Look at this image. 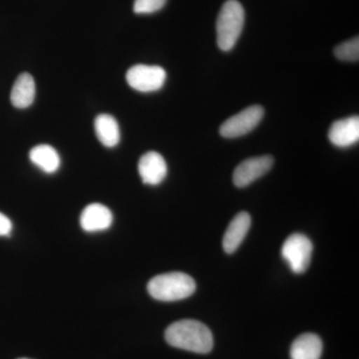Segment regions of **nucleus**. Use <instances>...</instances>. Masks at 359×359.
<instances>
[{"instance_id":"obj_5","label":"nucleus","mask_w":359,"mask_h":359,"mask_svg":"<svg viewBox=\"0 0 359 359\" xmlns=\"http://www.w3.org/2000/svg\"><path fill=\"white\" fill-rule=\"evenodd\" d=\"M264 115V110L262 106H250L226 120L219 128V134L229 139L245 136L256 128Z\"/></svg>"},{"instance_id":"obj_4","label":"nucleus","mask_w":359,"mask_h":359,"mask_svg":"<svg viewBox=\"0 0 359 359\" xmlns=\"http://www.w3.org/2000/svg\"><path fill=\"white\" fill-rule=\"evenodd\" d=\"M313 250V243L306 236L292 233L283 243L282 256L294 273H302L309 269Z\"/></svg>"},{"instance_id":"obj_11","label":"nucleus","mask_w":359,"mask_h":359,"mask_svg":"<svg viewBox=\"0 0 359 359\" xmlns=\"http://www.w3.org/2000/svg\"><path fill=\"white\" fill-rule=\"evenodd\" d=\"M250 223H252V219L245 212H238L233 219L223 238V248L226 254H233L238 250L250 230Z\"/></svg>"},{"instance_id":"obj_14","label":"nucleus","mask_w":359,"mask_h":359,"mask_svg":"<svg viewBox=\"0 0 359 359\" xmlns=\"http://www.w3.org/2000/svg\"><path fill=\"white\" fill-rule=\"evenodd\" d=\"M95 132L97 138L105 147L113 148L120 142V128L117 121L113 116L101 114L97 116L95 123Z\"/></svg>"},{"instance_id":"obj_3","label":"nucleus","mask_w":359,"mask_h":359,"mask_svg":"<svg viewBox=\"0 0 359 359\" xmlns=\"http://www.w3.org/2000/svg\"><path fill=\"white\" fill-rule=\"evenodd\" d=\"M245 11L238 0L224 2L217 20V42L223 51H231L242 34Z\"/></svg>"},{"instance_id":"obj_6","label":"nucleus","mask_w":359,"mask_h":359,"mask_svg":"<svg viewBox=\"0 0 359 359\" xmlns=\"http://www.w3.org/2000/svg\"><path fill=\"white\" fill-rule=\"evenodd\" d=\"M166 71L160 66L138 65L130 68L126 80L131 88L143 93L158 91L166 81Z\"/></svg>"},{"instance_id":"obj_10","label":"nucleus","mask_w":359,"mask_h":359,"mask_svg":"<svg viewBox=\"0 0 359 359\" xmlns=\"http://www.w3.org/2000/svg\"><path fill=\"white\" fill-rule=\"evenodd\" d=\"M112 223V212L101 204L87 205L80 216L81 228L88 233L107 230Z\"/></svg>"},{"instance_id":"obj_18","label":"nucleus","mask_w":359,"mask_h":359,"mask_svg":"<svg viewBox=\"0 0 359 359\" xmlns=\"http://www.w3.org/2000/svg\"><path fill=\"white\" fill-rule=\"evenodd\" d=\"M13 231V223L6 215L0 212V237H7Z\"/></svg>"},{"instance_id":"obj_8","label":"nucleus","mask_w":359,"mask_h":359,"mask_svg":"<svg viewBox=\"0 0 359 359\" xmlns=\"http://www.w3.org/2000/svg\"><path fill=\"white\" fill-rule=\"evenodd\" d=\"M138 172L146 185H159L167 176L166 161L159 153L151 151L142 156L139 160Z\"/></svg>"},{"instance_id":"obj_1","label":"nucleus","mask_w":359,"mask_h":359,"mask_svg":"<svg viewBox=\"0 0 359 359\" xmlns=\"http://www.w3.org/2000/svg\"><path fill=\"white\" fill-rule=\"evenodd\" d=\"M165 339L171 346L195 353H209L214 346L210 328L201 321L194 320L172 323L165 332Z\"/></svg>"},{"instance_id":"obj_13","label":"nucleus","mask_w":359,"mask_h":359,"mask_svg":"<svg viewBox=\"0 0 359 359\" xmlns=\"http://www.w3.org/2000/svg\"><path fill=\"white\" fill-rule=\"evenodd\" d=\"M34 98V79L28 73H22L14 82L11 94V103L18 109H25L32 105Z\"/></svg>"},{"instance_id":"obj_16","label":"nucleus","mask_w":359,"mask_h":359,"mask_svg":"<svg viewBox=\"0 0 359 359\" xmlns=\"http://www.w3.org/2000/svg\"><path fill=\"white\" fill-rule=\"evenodd\" d=\"M335 57L341 61H349L356 62L359 60V39L354 37L348 41L344 42L335 47Z\"/></svg>"},{"instance_id":"obj_15","label":"nucleus","mask_w":359,"mask_h":359,"mask_svg":"<svg viewBox=\"0 0 359 359\" xmlns=\"http://www.w3.org/2000/svg\"><path fill=\"white\" fill-rule=\"evenodd\" d=\"M29 158L35 166L47 174L55 173L60 167V157L57 151L46 144L32 149Z\"/></svg>"},{"instance_id":"obj_2","label":"nucleus","mask_w":359,"mask_h":359,"mask_svg":"<svg viewBox=\"0 0 359 359\" xmlns=\"http://www.w3.org/2000/svg\"><path fill=\"white\" fill-rule=\"evenodd\" d=\"M147 290L151 297L157 301H182L195 292L196 283L192 276L187 273L172 271L151 278Z\"/></svg>"},{"instance_id":"obj_7","label":"nucleus","mask_w":359,"mask_h":359,"mask_svg":"<svg viewBox=\"0 0 359 359\" xmlns=\"http://www.w3.org/2000/svg\"><path fill=\"white\" fill-rule=\"evenodd\" d=\"M273 165V158L271 156H261L245 160L233 172V184L238 188H245L268 173Z\"/></svg>"},{"instance_id":"obj_19","label":"nucleus","mask_w":359,"mask_h":359,"mask_svg":"<svg viewBox=\"0 0 359 359\" xmlns=\"http://www.w3.org/2000/svg\"><path fill=\"white\" fill-rule=\"evenodd\" d=\"M18 359H30V358H18Z\"/></svg>"},{"instance_id":"obj_17","label":"nucleus","mask_w":359,"mask_h":359,"mask_svg":"<svg viewBox=\"0 0 359 359\" xmlns=\"http://www.w3.org/2000/svg\"><path fill=\"white\" fill-rule=\"evenodd\" d=\"M167 0H135L133 11L137 14H150L159 11Z\"/></svg>"},{"instance_id":"obj_9","label":"nucleus","mask_w":359,"mask_h":359,"mask_svg":"<svg viewBox=\"0 0 359 359\" xmlns=\"http://www.w3.org/2000/svg\"><path fill=\"white\" fill-rule=\"evenodd\" d=\"M328 138L334 146L347 148L359 140V117L351 116L335 121L328 132Z\"/></svg>"},{"instance_id":"obj_12","label":"nucleus","mask_w":359,"mask_h":359,"mask_svg":"<svg viewBox=\"0 0 359 359\" xmlns=\"http://www.w3.org/2000/svg\"><path fill=\"white\" fill-rule=\"evenodd\" d=\"M290 359H320L323 341L318 335L304 334L294 339L290 346Z\"/></svg>"}]
</instances>
